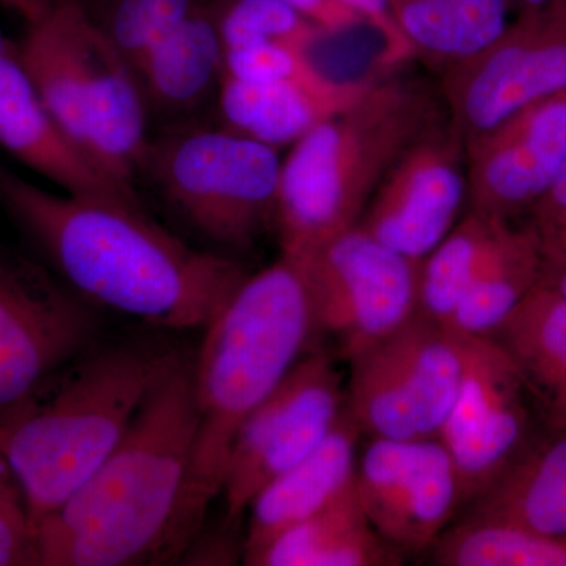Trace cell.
Segmentation results:
<instances>
[{
  "label": "cell",
  "instance_id": "f546056e",
  "mask_svg": "<svg viewBox=\"0 0 566 566\" xmlns=\"http://www.w3.org/2000/svg\"><path fill=\"white\" fill-rule=\"evenodd\" d=\"M319 31L337 32L357 24L374 25L386 39L387 61L415 54L390 13L389 0H283Z\"/></svg>",
  "mask_w": 566,
  "mask_h": 566
},
{
  "label": "cell",
  "instance_id": "7c38bea8",
  "mask_svg": "<svg viewBox=\"0 0 566 566\" xmlns=\"http://www.w3.org/2000/svg\"><path fill=\"white\" fill-rule=\"evenodd\" d=\"M461 342L463 376L439 439L455 464L464 506L538 438L535 419H542L504 346L493 337L461 335Z\"/></svg>",
  "mask_w": 566,
  "mask_h": 566
},
{
  "label": "cell",
  "instance_id": "1f68e13d",
  "mask_svg": "<svg viewBox=\"0 0 566 566\" xmlns=\"http://www.w3.org/2000/svg\"><path fill=\"white\" fill-rule=\"evenodd\" d=\"M39 565L35 531L17 476L0 455V566Z\"/></svg>",
  "mask_w": 566,
  "mask_h": 566
},
{
  "label": "cell",
  "instance_id": "836d02e7",
  "mask_svg": "<svg viewBox=\"0 0 566 566\" xmlns=\"http://www.w3.org/2000/svg\"><path fill=\"white\" fill-rule=\"evenodd\" d=\"M539 285L553 290L566 301V259L554 255L542 249V266H539Z\"/></svg>",
  "mask_w": 566,
  "mask_h": 566
},
{
  "label": "cell",
  "instance_id": "ffe728a7",
  "mask_svg": "<svg viewBox=\"0 0 566 566\" xmlns=\"http://www.w3.org/2000/svg\"><path fill=\"white\" fill-rule=\"evenodd\" d=\"M468 506L463 520L566 536V430H545Z\"/></svg>",
  "mask_w": 566,
  "mask_h": 566
},
{
  "label": "cell",
  "instance_id": "603a6c76",
  "mask_svg": "<svg viewBox=\"0 0 566 566\" xmlns=\"http://www.w3.org/2000/svg\"><path fill=\"white\" fill-rule=\"evenodd\" d=\"M400 551L365 515L356 483L333 504L277 536L252 566H395Z\"/></svg>",
  "mask_w": 566,
  "mask_h": 566
},
{
  "label": "cell",
  "instance_id": "83f0119b",
  "mask_svg": "<svg viewBox=\"0 0 566 566\" xmlns=\"http://www.w3.org/2000/svg\"><path fill=\"white\" fill-rule=\"evenodd\" d=\"M200 7V0H106L96 17L87 13L112 46L133 65Z\"/></svg>",
  "mask_w": 566,
  "mask_h": 566
},
{
  "label": "cell",
  "instance_id": "4316f807",
  "mask_svg": "<svg viewBox=\"0 0 566 566\" xmlns=\"http://www.w3.org/2000/svg\"><path fill=\"white\" fill-rule=\"evenodd\" d=\"M431 549L441 566H566V536L485 521H461Z\"/></svg>",
  "mask_w": 566,
  "mask_h": 566
},
{
  "label": "cell",
  "instance_id": "f1b7e54d",
  "mask_svg": "<svg viewBox=\"0 0 566 566\" xmlns=\"http://www.w3.org/2000/svg\"><path fill=\"white\" fill-rule=\"evenodd\" d=\"M216 14L223 50L259 43L308 48L323 32L283 0H229Z\"/></svg>",
  "mask_w": 566,
  "mask_h": 566
},
{
  "label": "cell",
  "instance_id": "8d00e7d4",
  "mask_svg": "<svg viewBox=\"0 0 566 566\" xmlns=\"http://www.w3.org/2000/svg\"><path fill=\"white\" fill-rule=\"evenodd\" d=\"M14 44L10 43L9 40L6 39V36L0 33V52H7L10 50H13Z\"/></svg>",
  "mask_w": 566,
  "mask_h": 566
},
{
  "label": "cell",
  "instance_id": "30bf717a",
  "mask_svg": "<svg viewBox=\"0 0 566 566\" xmlns=\"http://www.w3.org/2000/svg\"><path fill=\"white\" fill-rule=\"evenodd\" d=\"M99 316L57 274L0 253V415L98 344Z\"/></svg>",
  "mask_w": 566,
  "mask_h": 566
},
{
  "label": "cell",
  "instance_id": "74e56055",
  "mask_svg": "<svg viewBox=\"0 0 566 566\" xmlns=\"http://www.w3.org/2000/svg\"><path fill=\"white\" fill-rule=\"evenodd\" d=\"M0 3H2V6H7V0H0Z\"/></svg>",
  "mask_w": 566,
  "mask_h": 566
},
{
  "label": "cell",
  "instance_id": "44dd1931",
  "mask_svg": "<svg viewBox=\"0 0 566 566\" xmlns=\"http://www.w3.org/2000/svg\"><path fill=\"white\" fill-rule=\"evenodd\" d=\"M526 382L543 427L566 430V301L536 283L494 335Z\"/></svg>",
  "mask_w": 566,
  "mask_h": 566
},
{
  "label": "cell",
  "instance_id": "7402d4cb",
  "mask_svg": "<svg viewBox=\"0 0 566 566\" xmlns=\"http://www.w3.org/2000/svg\"><path fill=\"white\" fill-rule=\"evenodd\" d=\"M223 50L216 14L200 7L133 63L145 102L164 112L199 106L221 84Z\"/></svg>",
  "mask_w": 566,
  "mask_h": 566
},
{
  "label": "cell",
  "instance_id": "9a60e30c",
  "mask_svg": "<svg viewBox=\"0 0 566 566\" xmlns=\"http://www.w3.org/2000/svg\"><path fill=\"white\" fill-rule=\"evenodd\" d=\"M465 211L512 222L549 191L566 159V92L523 107L465 145Z\"/></svg>",
  "mask_w": 566,
  "mask_h": 566
},
{
  "label": "cell",
  "instance_id": "5bb4252c",
  "mask_svg": "<svg viewBox=\"0 0 566 566\" xmlns=\"http://www.w3.org/2000/svg\"><path fill=\"white\" fill-rule=\"evenodd\" d=\"M468 205V155L450 118L424 133L395 163L357 227L386 248L422 263Z\"/></svg>",
  "mask_w": 566,
  "mask_h": 566
},
{
  "label": "cell",
  "instance_id": "9c48e42d",
  "mask_svg": "<svg viewBox=\"0 0 566 566\" xmlns=\"http://www.w3.org/2000/svg\"><path fill=\"white\" fill-rule=\"evenodd\" d=\"M562 92H566V0L520 11L485 50L442 71V99L464 145L523 107Z\"/></svg>",
  "mask_w": 566,
  "mask_h": 566
},
{
  "label": "cell",
  "instance_id": "d6a6232c",
  "mask_svg": "<svg viewBox=\"0 0 566 566\" xmlns=\"http://www.w3.org/2000/svg\"><path fill=\"white\" fill-rule=\"evenodd\" d=\"M532 226L538 232L566 227V159L549 191L531 210Z\"/></svg>",
  "mask_w": 566,
  "mask_h": 566
},
{
  "label": "cell",
  "instance_id": "6da1fadb",
  "mask_svg": "<svg viewBox=\"0 0 566 566\" xmlns=\"http://www.w3.org/2000/svg\"><path fill=\"white\" fill-rule=\"evenodd\" d=\"M0 203L82 300L155 326L207 327L248 275L188 248L142 208L50 192L2 166Z\"/></svg>",
  "mask_w": 566,
  "mask_h": 566
},
{
  "label": "cell",
  "instance_id": "d4e9b609",
  "mask_svg": "<svg viewBox=\"0 0 566 566\" xmlns=\"http://www.w3.org/2000/svg\"><path fill=\"white\" fill-rule=\"evenodd\" d=\"M512 229L505 219L465 211L420 263L417 314L449 327L458 304Z\"/></svg>",
  "mask_w": 566,
  "mask_h": 566
},
{
  "label": "cell",
  "instance_id": "cb8c5ba5",
  "mask_svg": "<svg viewBox=\"0 0 566 566\" xmlns=\"http://www.w3.org/2000/svg\"><path fill=\"white\" fill-rule=\"evenodd\" d=\"M390 13L416 55L446 71L493 43L510 0H389Z\"/></svg>",
  "mask_w": 566,
  "mask_h": 566
},
{
  "label": "cell",
  "instance_id": "5b68a950",
  "mask_svg": "<svg viewBox=\"0 0 566 566\" xmlns=\"http://www.w3.org/2000/svg\"><path fill=\"white\" fill-rule=\"evenodd\" d=\"M447 117L441 93L423 82L378 81L294 142L275 218L283 255L303 256L356 227L395 163Z\"/></svg>",
  "mask_w": 566,
  "mask_h": 566
},
{
  "label": "cell",
  "instance_id": "ba28073f",
  "mask_svg": "<svg viewBox=\"0 0 566 566\" xmlns=\"http://www.w3.org/2000/svg\"><path fill=\"white\" fill-rule=\"evenodd\" d=\"M293 259L303 266L316 331L348 363L417 315L420 263L360 227Z\"/></svg>",
  "mask_w": 566,
  "mask_h": 566
},
{
  "label": "cell",
  "instance_id": "4fadbf2b",
  "mask_svg": "<svg viewBox=\"0 0 566 566\" xmlns=\"http://www.w3.org/2000/svg\"><path fill=\"white\" fill-rule=\"evenodd\" d=\"M354 483L371 526L401 554L433 547L463 506L455 464L439 438H371Z\"/></svg>",
  "mask_w": 566,
  "mask_h": 566
},
{
  "label": "cell",
  "instance_id": "2e32d148",
  "mask_svg": "<svg viewBox=\"0 0 566 566\" xmlns=\"http://www.w3.org/2000/svg\"><path fill=\"white\" fill-rule=\"evenodd\" d=\"M0 145L71 196L142 208L133 185L104 172L41 103L13 50L0 52Z\"/></svg>",
  "mask_w": 566,
  "mask_h": 566
},
{
  "label": "cell",
  "instance_id": "277c9868",
  "mask_svg": "<svg viewBox=\"0 0 566 566\" xmlns=\"http://www.w3.org/2000/svg\"><path fill=\"white\" fill-rule=\"evenodd\" d=\"M178 357L155 346L96 344L0 415V455L33 531L111 455Z\"/></svg>",
  "mask_w": 566,
  "mask_h": 566
},
{
  "label": "cell",
  "instance_id": "e0dca14e",
  "mask_svg": "<svg viewBox=\"0 0 566 566\" xmlns=\"http://www.w3.org/2000/svg\"><path fill=\"white\" fill-rule=\"evenodd\" d=\"M85 147L104 172L133 185L150 145L144 92L132 63L112 46L92 18L85 32Z\"/></svg>",
  "mask_w": 566,
  "mask_h": 566
},
{
  "label": "cell",
  "instance_id": "7a4b0ae2",
  "mask_svg": "<svg viewBox=\"0 0 566 566\" xmlns=\"http://www.w3.org/2000/svg\"><path fill=\"white\" fill-rule=\"evenodd\" d=\"M196 428L192 364L180 356L111 455L36 526L39 566L169 560Z\"/></svg>",
  "mask_w": 566,
  "mask_h": 566
},
{
  "label": "cell",
  "instance_id": "4dcf8cb0",
  "mask_svg": "<svg viewBox=\"0 0 566 566\" xmlns=\"http://www.w3.org/2000/svg\"><path fill=\"white\" fill-rule=\"evenodd\" d=\"M307 50L293 44L259 43L226 50L223 73L237 80L270 82L296 80L318 73Z\"/></svg>",
  "mask_w": 566,
  "mask_h": 566
},
{
  "label": "cell",
  "instance_id": "484cf974",
  "mask_svg": "<svg viewBox=\"0 0 566 566\" xmlns=\"http://www.w3.org/2000/svg\"><path fill=\"white\" fill-rule=\"evenodd\" d=\"M542 240L534 226L505 238L458 304L449 329L469 337H494L538 283Z\"/></svg>",
  "mask_w": 566,
  "mask_h": 566
},
{
  "label": "cell",
  "instance_id": "ac0fdd59",
  "mask_svg": "<svg viewBox=\"0 0 566 566\" xmlns=\"http://www.w3.org/2000/svg\"><path fill=\"white\" fill-rule=\"evenodd\" d=\"M370 85L371 81L333 80L323 71L270 82L241 81L223 73L219 109L227 128L281 148L352 106Z\"/></svg>",
  "mask_w": 566,
  "mask_h": 566
},
{
  "label": "cell",
  "instance_id": "8fae6325",
  "mask_svg": "<svg viewBox=\"0 0 566 566\" xmlns=\"http://www.w3.org/2000/svg\"><path fill=\"white\" fill-rule=\"evenodd\" d=\"M344 408L334 360L318 349L305 353L234 438L221 493L227 520H238L268 483L311 455Z\"/></svg>",
  "mask_w": 566,
  "mask_h": 566
},
{
  "label": "cell",
  "instance_id": "e575fe53",
  "mask_svg": "<svg viewBox=\"0 0 566 566\" xmlns=\"http://www.w3.org/2000/svg\"><path fill=\"white\" fill-rule=\"evenodd\" d=\"M538 233L543 251L565 256L566 259V227Z\"/></svg>",
  "mask_w": 566,
  "mask_h": 566
},
{
  "label": "cell",
  "instance_id": "3957f363",
  "mask_svg": "<svg viewBox=\"0 0 566 566\" xmlns=\"http://www.w3.org/2000/svg\"><path fill=\"white\" fill-rule=\"evenodd\" d=\"M192 364L197 428L170 558L199 535L208 506L222 493L234 438L274 392L318 334L303 266L283 255L245 275L211 319Z\"/></svg>",
  "mask_w": 566,
  "mask_h": 566
},
{
  "label": "cell",
  "instance_id": "52a82bcc",
  "mask_svg": "<svg viewBox=\"0 0 566 566\" xmlns=\"http://www.w3.org/2000/svg\"><path fill=\"white\" fill-rule=\"evenodd\" d=\"M349 364L345 408L363 434L439 438L463 376L460 334L417 314Z\"/></svg>",
  "mask_w": 566,
  "mask_h": 566
},
{
  "label": "cell",
  "instance_id": "8992f818",
  "mask_svg": "<svg viewBox=\"0 0 566 566\" xmlns=\"http://www.w3.org/2000/svg\"><path fill=\"white\" fill-rule=\"evenodd\" d=\"M144 169L193 229L223 248L248 251L275 229L277 148L229 128L191 129L150 142Z\"/></svg>",
  "mask_w": 566,
  "mask_h": 566
},
{
  "label": "cell",
  "instance_id": "d590c367",
  "mask_svg": "<svg viewBox=\"0 0 566 566\" xmlns=\"http://www.w3.org/2000/svg\"><path fill=\"white\" fill-rule=\"evenodd\" d=\"M549 2L551 0H510L512 10L517 11V13L520 11L539 9V7L546 6Z\"/></svg>",
  "mask_w": 566,
  "mask_h": 566
},
{
  "label": "cell",
  "instance_id": "d6986e66",
  "mask_svg": "<svg viewBox=\"0 0 566 566\" xmlns=\"http://www.w3.org/2000/svg\"><path fill=\"white\" fill-rule=\"evenodd\" d=\"M360 436L363 431L344 408L333 430L311 455L255 495L249 505L251 523L243 545L245 565H251L277 536L333 504L353 485Z\"/></svg>",
  "mask_w": 566,
  "mask_h": 566
}]
</instances>
